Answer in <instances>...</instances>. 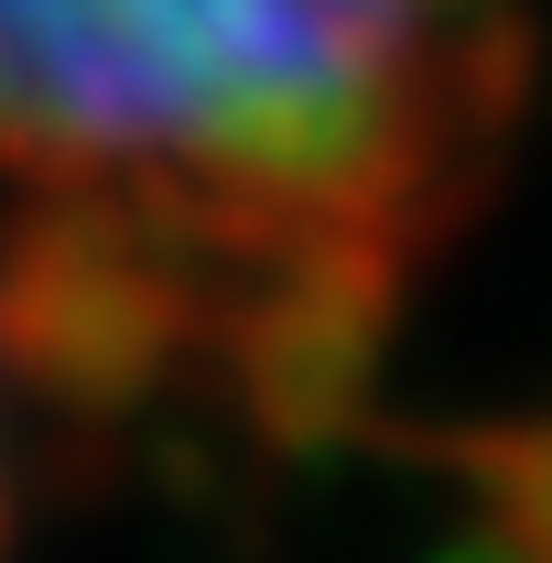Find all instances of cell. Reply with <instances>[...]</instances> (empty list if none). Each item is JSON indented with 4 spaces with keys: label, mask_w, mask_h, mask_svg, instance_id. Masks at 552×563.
I'll return each instance as SVG.
<instances>
[{
    "label": "cell",
    "mask_w": 552,
    "mask_h": 563,
    "mask_svg": "<svg viewBox=\"0 0 552 563\" xmlns=\"http://www.w3.org/2000/svg\"><path fill=\"white\" fill-rule=\"evenodd\" d=\"M509 0H0V239L141 325L303 336L412 272Z\"/></svg>",
    "instance_id": "6da1fadb"
},
{
    "label": "cell",
    "mask_w": 552,
    "mask_h": 563,
    "mask_svg": "<svg viewBox=\"0 0 552 563\" xmlns=\"http://www.w3.org/2000/svg\"><path fill=\"white\" fill-rule=\"evenodd\" d=\"M0 520H11V422H0Z\"/></svg>",
    "instance_id": "7a4b0ae2"
}]
</instances>
